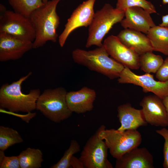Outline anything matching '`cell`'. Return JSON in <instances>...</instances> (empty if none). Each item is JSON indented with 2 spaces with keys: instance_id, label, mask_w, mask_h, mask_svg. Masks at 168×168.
<instances>
[{
  "instance_id": "obj_24",
  "label": "cell",
  "mask_w": 168,
  "mask_h": 168,
  "mask_svg": "<svg viewBox=\"0 0 168 168\" xmlns=\"http://www.w3.org/2000/svg\"><path fill=\"white\" fill-rule=\"evenodd\" d=\"M133 7L142 8L150 14L156 12L153 4L146 0H117L116 8L125 11L127 8Z\"/></svg>"
},
{
  "instance_id": "obj_26",
  "label": "cell",
  "mask_w": 168,
  "mask_h": 168,
  "mask_svg": "<svg viewBox=\"0 0 168 168\" xmlns=\"http://www.w3.org/2000/svg\"><path fill=\"white\" fill-rule=\"evenodd\" d=\"M0 168H21L18 156H7L0 151Z\"/></svg>"
},
{
  "instance_id": "obj_3",
  "label": "cell",
  "mask_w": 168,
  "mask_h": 168,
  "mask_svg": "<svg viewBox=\"0 0 168 168\" xmlns=\"http://www.w3.org/2000/svg\"><path fill=\"white\" fill-rule=\"evenodd\" d=\"M109 55L103 45L90 50L77 49L72 53L76 63L113 79L119 77L125 67Z\"/></svg>"
},
{
  "instance_id": "obj_23",
  "label": "cell",
  "mask_w": 168,
  "mask_h": 168,
  "mask_svg": "<svg viewBox=\"0 0 168 168\" xmlns=\"http://www.w3.org/2000/svg\"><path fill=\"white\" fill-rule=\"evenodd\" d=\"M23 142V139L17 130L9 127L0 126V151L4 152L11 146Z\"/></svg>"
},
{
  "instance_id": "obj_12",
  "label": "cell",
  "mask_w": 168,
  "mask_h": 168,
  "mask_svg": "<svg viewBox=\"0 0 168 168\" xmlns=\"http://www.w3.org/2000/svg\"><path fill=\"white\" fill-rule=\"evenodd\" d=\"M33 46L31 41L0 33V61L19 59Z\"/></svg>"
},
{
  "instance_id": "obj_28",
  "label": "cell",
  "mask_w": 168,
  "mask_h": 168,
  "mask_svg": "<svg viewBox=\"0 0 168 168\" xmlns=\"http://www.w3.org/2000/svg\"><path fill=\"white\" fill-rule=\"evenodd\" d=\"M156 77L160 81L164 82L168 80V57L164 60L156 72Z\"/></svg>"
},
{
  "instance_id": "obj_27",
  "label": "cell",
  "mask_w": 168,
  "mask_h": 168,
  "mask_svg": "<svg viewBox=\"0 0 168 168\" xmlns=\"http://www.w3.org/2000/svg\"><path fill=\"white\" fill-rule=\"evenodd\" d=\"M156 132L161 136L164 139L163 166L164 168H168V129L165 127H163L160 129L156 130Z\"/></svg>"
},
{
  "instance_id": "obj_9",
  "label": "cell",
  "mask_w": 168,
  "mask_h": 168,
  "mask_svg": "<svg viewBox=\"0 0 168 168\" xmlns=\"http://www.w3.org/2000/svg\"><path fill=\"white\" fill-rule=\"evenodd\" d=\"M118 81L119 83L132 84L141 86L143 92H152L162 99L168 96V80L156 81L150 73L137 75L125 67Z\"/></svg>"
},
{
  "instance_id": "obj_14",
  "label": "cell",
  "mask_w": 168,
  "mask_h": 168,
  "mask_svg": "<svg viewBox=\"0 0 168 168\" xmlns=\"http://www.w3.org/2000/svg\"><path fill=\"white\" fill-rule=\"evenodd\" d=\"M150 14L141 7H130L125 11L124 18L120 23L125 29H129L147 34L151 28L156 26Z\"/></svg>"
},
{
  "instance_id": "obj_20",
  "label": "cell",
  "mask_w": 168,
  "mask_h": 168,
  "mask_svg": "<svg viewBox=\"0 0 168 168\" xmlns=\"http://www.w3.org/2000/svg\"><path fill=\"white\" fill-rule=\"evenodd\" d=\"M21 168H40L44 161L43 153L37 148H27L18 156Z\"/></svg>"
},
{
  "instance_id": "obj_8",
  "label": "cell",
  "mask_w": 168,
  "mask_h": 168,
  "mask_svg": "<svg viewBox=\"0 0 168 168\" xmlns=\"http://www.w3.org/2000/svg\"><path fill=\"white\" fill-rule=\"evenodd\" d=\"M0 33L32 42L35 38V32L30 19L9 10L0 13Z\"/></svg>"
},
{
  "instance_id": "obj_2",
  "label": "cell",
  "mask_w": 168,
  "mask_h": 168,
  "mask_svg": "<svg viewBox=\"0 0 168 168\" xmlns=\"http://www.w3.org/2000/svg\"><path fill=\"white\" fill-rule=\"evenodd\" d=\"M32 73L30 72L16 81L2 86L0 88V109H7L11 112L16 113H28L36 109V102L40 94V90H30L27 94L23 93L21 91L22 83Z\"/></svg>"
},
{
  "instance_id": "obj_6",
  "label": "cell",
  "mask_w": 168,
  "mask_h": 168,
  "mask_svg": "<svg viewBox=\"0 0 168 168\" xmlns=\"http://www.w3.org/2000/svg\"><path fill=\"white\" fill-rule=\"evenodd\" d=\"M99 136L105 141L110 154L116 159L138 147L142 141V135L137 130L120 131L106 129L105 126L100 131Z\"/></svg>"
},
{
  "instance_id": "obj_13",
  "label": "cell",
  "mask_w": 168,
  "mask_h": 168,
  "mask_svg": "<svg viewBox=\"0 0 168 168\" xmlns=\"http://www.w3.org/2000/svg\"><path fill=\"white\" fill-rule=\"evenodd\" d=\"M140 105L145 121L151 125L166 127L168 126V115L162 99L156 95L144 97Z\"/></svg>"
},
{
  "instance_id": "obj_10",
  "label": "cell",
  "mask_w": 168,
  "mask_h": 168,
  "mask_svg": "<svg viewBox=\"0 0 168 168\" xmlns=\"http://www.w3.org/2000/svg\"><path fill=\"white\" fill-rule=\"evenodd\" d=\"M96 0H87L80 4L73 11L58 37V42L63 47L69 35L78 28L89 26L94 13V5Z\"/></svg>"
},
{
  "instance_id": "obj_15",
  "label": "cell",
  "mask_w": 168,
  "mask_h": 168,
  "mask_svg": "<svg viewBox=\"0 0 168 168\" xmlns=\"http://www.w3.org/2000/svg\"><path fill=\"white\" fill-rule=\"evenodd\" d=\"M116 168H153V157L145 147L134 148L116 161Z\"/></svg>"
},
{
  "instance_id": "obj_16",
  "label": "cell",
  "mask_w": 168,
  "mask_h": 168,
  "mask_svg": "<svg viewBox=\"0 0 168 168\" xmlns=\"http://www.w3.org/2000/svg\"><path fill=\"white\" fill-rule=\"evenodd\" d=\"M96 97L94 90L84 86L78 91L67 92L66 99L68 107L72 112L81 114L92 110Z\"/></svg>"
},
{
  "instance_id": "obj_7",
  "label": "cell",
  "mask_w": 168,
  "mask_h": 168,
  "mask_svg": "<svg viewBox=\"0 0 168 168\" xmlns=\"http://www.w3.org/2000/svg\"><path fill=\"white\" fill-rule=\"evenodd\" d=\"M105 126L101 125L87 141L79 158L86 168H112L107 159L108 149L105 141L99 136Z\"/></svg>"
},
{
  "instance_id": "obj_30",
  "label": "cell",
  "mask_w": 168,
  "mask_h": 168,
  "mask_svg": "<svg viewBox=\"0 0 168 168\" xmlns=\"http://www.w3.org/2000/svg\"><path fill=\"white\" fill-rule=\"evenodd\" d=\"M159 25L168 28V14L162 16V22Z\"/></svg>"
},
{
  "instance_id": "obj_11",
  "label": "cell",
  "mask_w": 168,
  "mask_h": 168,
  "mask_svg": "<svg viewBox=\"0 0 168 168\" xmlns=\"http://www.w3.org/2000/svg\"><path fill=\"white\" fill-rule=\"evenodd\" d=\"M103 45L109 55L125 67L133 70L140 68L139 55L122 43L117 36H109Z\"/></svg>"
},
{
  "instance_id": "obj_21",
  "label": "cell",
  "mask_w": 168,
  "mask_h": 168,
  "mask_svg": "<svg viewBox=\"0 0 168 168\" xmlns=\"http://www.w3.org/2000/svg\"><path fill=\"white\" fill-rule=\"evenodd\" d=\"M14 11L29 18L36 9L44 4L42 0H8Z\"/></svg>"
},
{
  "instance_id": "obj_32",
  "label": "cell",
  "mask_w": 168,
  "mask_h": 168,
  "mask_svg": "<svg viewBox=\"0 0 168 168\" xmlns=\"http://www.w3.org/2000/svg\"><path fill=\"white\" fill-rule=\"evenodd\" d=\"M7 10L6 9V7L2 4H0V13H2L4 12H5Z\"/></svg>"
},
{
  "instance_id": "obj_18",
  "label": "cell",
  "mask_w": 168,
  "mask_h": 168,
  "mask_svg": "<svg viewBox=\"0 0 168 168\" xmlns=\"http://www.w3.org/2000/svg\"><path fill=\"white\" fill-rule=\"evenodd\" d=\"M117 36L122 43L139 55L153 51L149 38L141 32L124 29L120 32Z\"/></svg>"
},
{
  "instance_id": "obj_4",
  "label": "cell",
  "mask_w": 168,
  "mask_h": 168,
  "mask_svg": "<svg viewBox=\"0 0 168 168\" xmlns=\"http://www.w3.org/2000/svg\"><path fill=\"white\" fill-rule=\"evenodd\" d=\"M124 16L125 11L114 8L110 4H105L95 12L89 26L86 47L88 48L93 45L102 46L104 37L114 24L122 21Z\"/></svg>"
},
{
  "instance_id": "obj_25",
  "label": "cell",
  "mask_w": 168,
  "mask_h": 168,
  "mask_svg": "<svg viewBox=\"0 0 168 168\" xmlns=\"http://www.w3.org/2000/svg\"><path fill=\"white\" fill-rule=\"evenodd\" d=\"M80 150V146L77 142L74 139L71 140L69 147L65 151L62 157L56 164L53 165L50 168H70V161L72 157Z\"/></svg>"
},
{
  "instance_id": "obj_17",
  "label": "cell",
  "mask_w": 168,
  "mask_h": 168,
  "mask_svg": "<svg viewBox=\"0 0 168 168\" xmlns=\"http://www.w3.org/2000/svg\"><path fill=\"white\" fill-rule=\"evenodd\" d=\"M117 111L118 117L121 124L117 129L119 131L137 130L139 127L147 124L141 110L135 108L129 103L119 106Z\"/></svg>"
},
{
  "instance_id": "obj_31",
  "label": "cell",
  "mask_w": 168,
  "mask_h": 168,
  "mask_svg": "<svg viewBox=\"0 0 168 168\" xmlns=\"http://www.w3.org/2000/svg\"><path fill=\"white\" fill-rule=\"evenodd\" d=\"M162 101L168 115V96L163 99Z\"/></svg>"
},
{
  "instance_id": "obj_33",
  "label": "cell",
  "mask_w": 168,
  "mask_h": 168,
  "mask_svg": "<svg viewBox=\"0 0 168 168\" xmlns=\"http://www.w3.org/2000/svg\"><path fill=\"white\" fill-rule=\"evenodd\" d=\"M162 2L163 4H166L168 3V0H162Z\"/></svg>"
},
{
  "instance_id": "obj_5",
  "label": "cell",
  "mask_w": 168,
  "mask_h": 168,
  "mask_svg": "<svg viewBox=\"0 0 168 168\" xmlns=\"http://www.w3.org/2000/svg\"><path fill=\"white\" fill-rule=\"evenodd\" d=\"M67 92L61 87L45 90L37 100L36 109L55 123H59L67 119L72 113L67 104Z\"/></svg>"
},
{
  "instance_id": "obj_1",
  "label": "cell",
  "mask_w": 168,
  "mask_h": 168,
  "mask_svg": "<svg viewBox=\"0 0 168 168\" xmlns=\"http://www.w3.org/2000/svg\"><path fill=\"white\" fill-rule=\"evenodd\" d=\"M61 0H51L35 10L29 19L35 30V38L33 48L42 47L48 41L55 42L60 18L56 12L57 6Z\"/></svg>"
},
{
  "instance_id": "obj_22",
  "label": "cell",
  "mask_w": 168,
  "mask_h": 168,
  "mask_svg": "<svg viewBox=\"0 0 168 168\" xmlns=\"http://www.w3.org/2000/svg\"><path fill=\"white\" fill-rule=\"evenodd\" d=\"M162 57L148 52L139 55L141 69L146 73H156L163 62Z\"/></svg>"
},
{
  "instance_id": "obj_34",
  "label": "cell",
  "mask_w": 168,
  "mask_h": 168,
  "mask_svg": "<svg viewBox=\"0 0 168 168\" xmlns=\"http://www.w3.org/2000/svg\"><path fill=\"white\" fill-rule=\"evenodd\" d=\"M44 4L46 3L48 1H49V0H42Z\"/></svg>"
},
{
  "instance_id": "obj_19",
  "label": "cell",
  "mask_w": 168,
  "mask_h": 168,
  "mask_svg": "<svg viewBox=\"0 0 168 168\" xmlns=\"http://www.w3.org/2000/svg\"><path fill=\"white\" fill-rule=\"evenodd\" d=\"M147 35L153 51L168 55V28L156 26L150 29Z\"/></svg>"
},
{
  "instance_id": "obj_29",
  "label": "cell",
  "mask_w": 168,
  "mask_h": 168,
  "mask_svg": "<svg viewBox=\"0 0 168 168\" xmlns=\"http://www.w3.org/2000/svg\"><path fill=\"white\" fill-rule=\"evenodd\" d=\"M71 167L73 168H84V167L79 158H78L73 156L72 157L70 161Z\"/></svg>"
}]
</instances>
